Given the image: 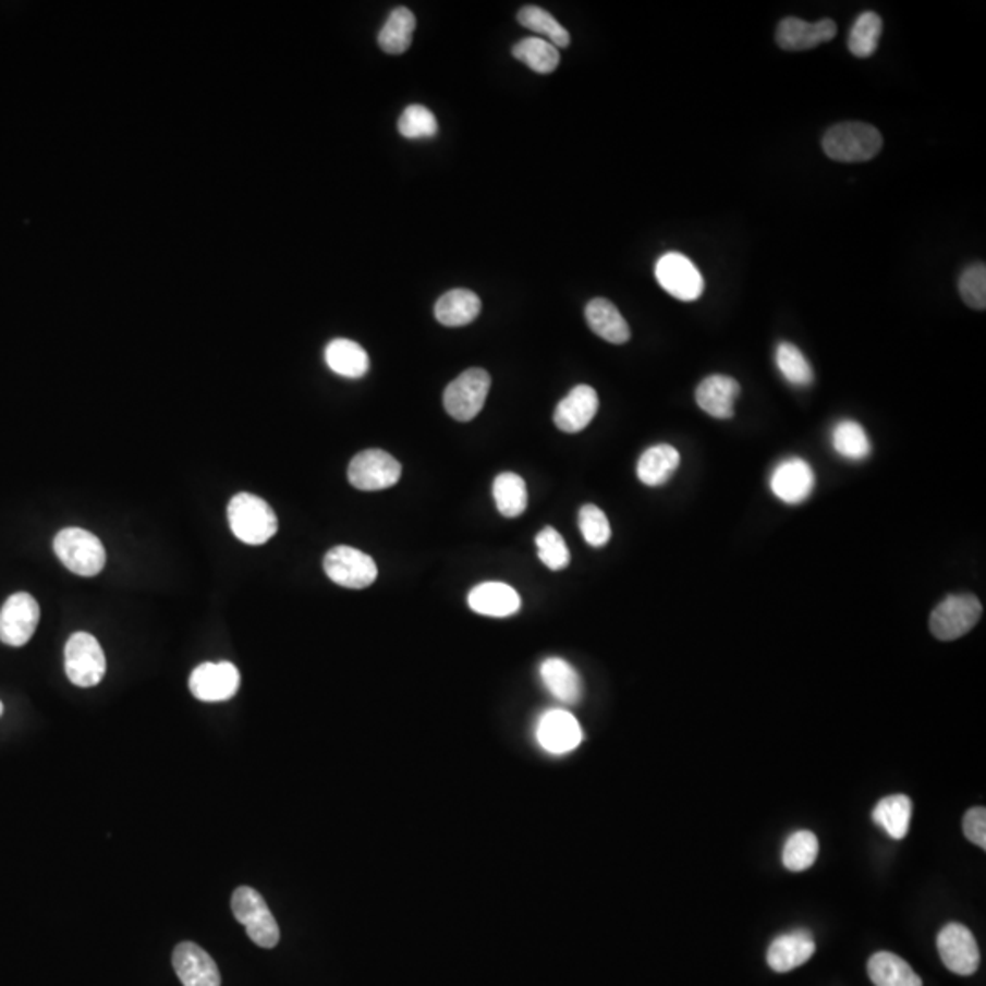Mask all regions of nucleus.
I'll return each instance as SVG.
<instances>
[{
  "instance_id": "obj_1",
  "label": "nucleus",
  "mask_w": 986,
  "mask_h": 986,
  "mask_svg": "<svg viewBox=\"0 0 986 986\" xmlns=\"http://www.w3.org/2000/svg\"><path fill=\"white\" fill-rule=\"evenodd\" d=\"M823 148L826 156L842 163H861L874 159L882 148L879 130L868 123L833 124L824 134Z\"/></svg>"
},
{
  "instance_id": "obj_2",
  "label": "nucleus",
  "mask_w": 986,
  "mask_h": 986,
  "mask_svg": "<svg viewBox=\"0 0 986 986\" xmlns=\"http://www.w3.org/2000/svg\"><path fill=\"white\" fill-rule=\"evenodd\" d=\"M231 531L245 545H264L278 532L277 513L269 502L253 494H238L229 502Z\"/></svg>"
},
{
  "instance_id": "obj_3",
  "label": "nucleus",
  "mask_w": 986,
  "mask_h": 986,
  "mask_svg": "<svg viewBox=\"0 0 986 986\" xmlns=\"http://www.w3.org/2000/svg\"><path fill=\"white\" fill-rule=\"evenodd\" d=\"M53 550L61 563L81 577H94L107 563V552L101 539L83 528H64L59 532L53 539Z\"/></svg>"
},
{
  "instance_id": "obj_4",
  "label": "nucleus",
  "mask_w": 986,
  "mask_h": 986,
  "mask_svg": "<svg viewBox=\"0 0 986 986\" xmlns=\"http://www.w3.org/2000/svg\"><path fill=\"white\" fill-rule=\"evenodd\" d=\"M232 913L240 925L245 926L251 941L261 948H275L280 941V926L266 899L258 891L240 886L231 899Z\"/></svg>"
},
{
  "instance_id": "obj_5",
  "label": "nucleus",
  "mask_w": 986,
  "mask_h": 986,
  "mask_svg": "<svg viewBox=\"0 0 986 986\" xmlns=\"http://www.w3.org/2000/svg\"><path fill=\"white\" fill-rule=\"evenodd\" d=\"M64 669L70 682L77 687H94L107 672V658L96 637L88 632H75L64 647Z\"/></svg>"
},
{
  "instance_id": "obj_6",
  "label": "nucleus",
  "mask_w": 986,
  "mask_h": 986,
  "mask_svg": "<svg viewBox=\"0 0 986 986\" xmlns=\"http://www.w3.org/2000/svg\"><path fill=\"white\" fill-rule=\"evenodd\" d=\"M490 386L491 378L485 369L472 367L468 372L461 373L446 388V412L450 413V417L455 418L459 423H470L485 407Z\"/></svg>"
},
{
  "instance_id": "obj_7",
  "label": "nucleus",
  "mask_w": 986,
  "mask_h": 986,
  "mask_svg": "<svg viewBox=\"0 0 986 986\" xmlns=\"http://www.w3.org/2000/svg\"><path fill=\"white\" fill-rule=\"evenodd\" d=\"M983 614L979 599L972 594L948 596L930 616V631L941 642H953L969 634Z\"/></svg>"
},
{
  "instance_id": "obj_8",
  "label": "nucleus",
  "mask_w": 986,
  "mask_h": 986,
  "mask_svg": "<svg viewBox=\"0 0 986 986\" xmlns=\"http://www.w3.org/2000/svg\"><path fill=\"white\" fill-rule=\"evenodd\" d=\"M654 275L661 289L680 302H694L704 294V277L698 271V267L694 266L685 254H664L656 261Z\"/></svg>"
},
{
  "instance_id": "obj_9",
  "label": "nucleus",
  "mask_w": 986,
  "mask_h": 986,
  "mask_svg": "<svg viewBox=\"0 0 986 986\" xmlns=\"http://www.w3.org/2000/svg\"><path fill=\"white\" fill-rule=\"evenodd\" d=\"M402 466L393 455L384 450L361 451L351 461L348 477L356 490L380 491L397 485L401 479Z\"/></svg>"
},
{
  "instance_id": "obj_10",
  "label": "nucleus",
  "mask_w": 986,
  "mask_h": 986,
  "mask_svg": "<svg viewBox=\"0 0 986 986\" xmlns=\"http://www.w3.org/2000/svg\"><path fill=\"white\" fill-rule=\"evenodd\" d=\"M327 577L345 588H367L377 580V563L372 556L351 547H334L324 558Z\"/></svg>"
},
{
  "instance_id": "obj_11",
  "label": "nucleus",
  "mask_w": 986,
  "mask_h": 986,
  "mask_svg": "<svg viewBox=\"0 0 986 986\" xmlns=\"http://www.w3.org/2000/svg\"><path fill=\"white\" fill-rule=\"evenodd\" d=\"M40 609L28 592H17L0 609V642L23 647L39 625Z\"/></svg>"
},
{
  "instance_id": "obj_12",
  "label": "nucleus",
  "mask_w": 986,
  "mask_h": 986,
  "mask_svg": "<svg viewBox=\"0 0 986 986\" xmlns=\"http://www.w3.org/2000/svg\"><path fill=\"white\" fill-rule=\"evenodd\" d=\"M937 950L953 974L972 975L979 969L981 953L974 934L966 926L950 923L939 932Z\"/></svg>"
},
{
  "instance_id": "obj_13",
  "label": "nucleus",
  "mask_w": 986,
  "mask_h": 986,
  "mask_svg": "<svg viewBox=\"0 0 986 986\" xmlns=\"http://www.w3.org/2000/svg\"><path fill=\"white\" fill-rule=\"evenodd\" d=\"M240 671L231 661L202 664L192 671L188 687L202 702H226L240 689Z\"/></svg>"
},
{
  "instance_id": "obj_14",
  "label": "nucleus",
  "mask_w": 986,
  "mask_h": 986,
  "mask_svg": "<svg viewBox=\"0 0 986 986\" xmlns=\"http://www.w3.org/2000/svg\"><path fill=\"white\" fill-rule=\"evenodd\" d=\"M536 737L543 750L552 755H564L583 742V729L569 710L552 709L539 718Z\"/></svg>"
},
{
  "instance_id": "obj_15",
  "label": "nucleus",
  "mask_w": 986,
  "mask_h": 986,
  "mask_svg": "<svg viewBox=\"0 0 986 986\" xmlns=\"http://www.w3.org/2000/svg\"><path fill=\"white\" fill-rule=\"evenodd\" d=\"M175 974L183 986H220L221 975L215 959L196 942H181L172 953Z\"/></svg>"
},
{
  "instance_id": "obj_16",
  "label": "nucleus",
  "mask_w": 986,
  "mask_h": 986,
  "mask_svg": "<svg viewBox=\"0 0 986 986\" xmlns=\"http://www.w3.org/2000/svg\"><path fill=\"white\" fill-rule=\"evenodd\" d=\"M598 410L599 399L596 389L581 384L559 402L553 412V423L564 434H580L592 423V418L596 417Z\"/></svg>"
},
{
  "instance_id": "obj_17",
  "label": "nucleus",
  "mask_w": 986,
  "mask_h": 986,
  "mask_svg": "<svg viewBox=\"0 0 986 986\" xmlns=\"http://www.w3.org/2000/svg\"><path fill=\"white\" fill-rule=\"evenodd\" d=\"M815 474L806 461L788 459L778 464L771 475V490L786 504H801L812 496Z\"/></svg>"
},
{
  "instance_id": "obj_18",
  "label": "nucleus",
  "mask_w": 986,
  "mask_h": 986,
  "mask_svg": "<svg viewBox=\"0 0 986 986\" xmlns=\"http://www.w3.org/2000/svg\"><path fill=\"white\" fill-rule=\"evenodd\" d=\"M837 35V24L831 19L806 23L802 19L786 17L777 28V42L782 50L804 51L829 42Z\"/></svg>"
},
{
  "instance_id": "obj_19",
  "label": "nucleus",
  "mask_w": 986,
  "mask_h": 986,
  "mask_svg": "<svg viewBox=\"0 0 986 986\" xmlns=\"http://www.w3.org/2000/svg\"><path fill=\"white\" fill-rule=\"evenodd\" d=\"M815 939L806 930L791 932L777 937L767 950V964L775 972H791L807 963L815 953Z\"/></svg>"
},
{
  "instance_id": "obj_20",
  "label": "nucleus",
  "mask_w": 986,
  "mask_h": 986,
  "mask_svg": "<svg viewBox=\"0 0 986 986\" xmlns=\"http://www.w3.org/2000/svg\"><path fill=\"white\" fill-rule=\"evenodd\" d=\"M740 384L726 375H710L696 389V404L707 415L715 418H731L734 415V401L739 399Z\"/></svg>"
},
{
  "instance_id": "obj_21",
  "label": "nucleus",
  "mask_w": 986,
  "mask_h": 986,
  "mask_svg": "<svg viewBox=\"0 0 986 986\" xmlns=\"http://www.w3.org/2000/svg\"><path fill=\"white\" fill-rule=\"evenodd\" d=\"M470 609L477 614L490 616V618H508L521 609V598L518 591L507 583H480L470 592Z\"/></svg>"
},
{
  "instance_id": "obj_22",
  "label": "nucleus",
  "mask_w": 986,
  "mask_h": 986,
  "mask_svg": "<svg viewBox=\"0 0 986 986\" xmlns=\"http://www.w3.org/2000/svg\"><path fill=\"white\" fill-rule=\"evenodd\" d=\"M585 316L592 333L598 334L599 339L616 345L625 344L631 340V327L610 300H591L586 305Z\"/></svg>"
},
{
  "instance_id": "obj_23",
  "label": "nucleus",
  "mask_w": 986,
  "mask_h": 986,
  "mask_svg": "<svg viewBox=\"0 0 986 986\" xmlns=\"http://www.w3.org/2000/svg\"><path fill=\"white\" fill-rule=\"evenodd\" d=\"M539 672H541L543 683L559 702L570 705L580 702L583 696V682L569 661L561 660V658H548L543 661Z\"/></svg>"
},
{
  "instance_id": "obj_24",
  "label": "nucleus",
  "mask_w": 986,
  "mask_h": 986,
  "mask_svg": "<svg viewBox=\"0 0 986 986\" xmlns=\"http://www.w3.org/2000/svg\"><path fill=\"white\" fill-rule=\"evenodd\" d=\"M480 300L468 289H453L435 304V318L446 327L468 326L479 316Z\"/></svg>"
},
{
  "instance_id": "obj_25",
  "label": "nucleus",
  "mask_w": 986,
  "mask_h": 986,
  "mask_svg": "<svg viewBox=\"0 0 986 986\" xmlns=\"http://www.w3.org/2000/svg\"><path fill=\"white\" fill-rule=\"evenodd\" d=\"M680 466V453L669 445H658L643 451L637 461V479L643 485L661 486L671 479Z\"/></svg>"
},
{
  "instance_id": "obj_26",
  "label": "nucleus",
  "mask_w": 986,
  "mask_h": 986,
  "mask_svg": "<svg viewBox=\"0 0 986 986\" xmlns=\"http://www.w3.org/2000/svg\"><path fill=\"white\" fill-rule=\"evenodd\" d=\"M326 362L340 377L361 378L369 372V355L353 340L337 339L326 348Z\"/></svg>"
},
{
  "instance_id": "obj_27",
  "label": "nucleus",
  "mask_w": 986,
  "mask_h": 986,
  "mask_svg": "<svg viewBox=\"0 0 986 986\" xmlns=\"http://www.w3.org/2000/svg\"><path fill=\"white\" fill-rule=\"evenodd\" d=\"M869 979L875 986H923L912 966L891 952H877L868 961Z\"/></svg>"
},
{
  "instance_id": "obj_28",
  "label": "nucleus",
  "mask_w": 986,
  "mask_h": 986,
  "mask_svg": "<svg viewBox=\"0 0 986 986\" xmlns=\"http://www.w3.org/2000/svg\"><path fill=\"white\" fill-rule=\"evenodd\" d=\"M417 28V19L407 8H397L389 13L388 21L378 34V45L389 56H401L410 50L413 34Z\"/></svg>"
},
{
  "instance_id": "obj_29",
  "label": "nucleus",
  "mask_w": 986,
  "mask_h": 986,
  "mask_svg": "<svg viewBox=\"0 0 986 986\" xmlns=\"http://www.w3.org/2000/svg\"><path fill=\"white\" fill-rule=\"evenodd\" d=\"M491 491H494L497 510L501 512V515L508 519L523 515L526 504H528V491H526V483L521 475L512 474V472L497 475Z\"/></svg>"
},
{
  "instance_id": "obj_30",
  "label": "nucleus",
  "mask_w": 986,
  "mask_h": 986,
  "mask_svg": "<svg viewBox=\"0 0 986 986\" xmlns=\"http://www.w3.org/2000/svg\"><path fill=\"white\" fill-rule=\"evenodd\" d=\"M912 818V801L904 795L886 796L875 806L874 820L891 839L901 840L908 835Z\"/></svg>"
},
{
  "instance_id": "obj_31",
  "label": "nucleus",
  "mask_w": 986,
  "mask_h": 986,
  "mask_svg": "<svg viewBox=\"0 0 986 986\" xmlns=\"http://www.w3.org/2000/svg\"><path fill=\"white\" fill-rule=\"evenodd\" d=\"M513 57L537 74H552L559 66V50L541 37H526L513 46Z\"/></svg>"
},
{
  "instance_id": "obj_32",
  "label": "nucleus",
  "mask_w": 986,
  "mask_h": 986,
  "mask_svg": "<svg viewBox=\"0 0 986 986\" xmlns=\"http://www.w3.org/2000/svg\"><path fill=\"white\" fill-rule=\"evenodd\" d=\"M831 442L835 451L850 461H864L872 451L868 435L855 421H840L833 428Z\"/></svg>"
},
{
  "instance_id": "obj_33",
  "label": "nucleus",
  "mask_w": 986,
  "mask_h": 986,
  "mask_svg": "<svg viewBox=\"0 0 986 986\" xmlns=\"http://www.w3.org/2000/svg\"><path fill=\"white\" fill-rule=\"evenodd\" d=\"M882 34V19L875 12H864L851 28L848 48L859 59L874 56Z\"/></svg>"
},
{
  "instance_id": "obj_34",
  "label": "nucleus",
  "mask_w": 986,
  "mask_h": 986,
  "mask_svg": "<svg viewBox=\"0 0 986 986\" xmlns=\"http://www.w3.org/2000/svg\"><path fill=\"white\" fill-rule=\"evenodd\" d=\"M817 857L818 839L813 831H807V829L791 835L783 845V866L789 872H795V874L806 872L807 868H812Z\"/></svg>"
},
{
  "instance_id": "obj_35",
  "label": "nucleus",
  "mask_w": 986,
  "mask_h": 986,
  "mask_svg": "<svg viewBox=\"0 0 986 986\" xmlns=\"http://www.w3.org/2000/svg\"><path fill=\"white\" fill-rule=\"evenodd\" d=\"M518 21L524 28L532 29V32H536V34L543 35V37H547L545 40H548L550 45L556 46L558 50L559 48H567V46L570 45L569 32H567V29H564L563 26L547 12V10H543V8H523V10L518 13Z\"/></svg>"
},
{
  "instance_id": "obj_36",
  "label": "nucleus",
  "mask_w": 986,
  "mask_h": 986,
  "mask_svg": "<svg viewBox=\"0 0 986 986\" xmlns=\"http://www.w3.org/2000/svg\"><path fill=\"white\" fill-rule=\"evenodd\" d=\"M777 366L782 373V377L793 386L806 388L813 382L815 373L806 356L796 345L782 342L777 350Z\"/></svg>"
},
{
  "instance_id": "obj_37",
  "label": "nucleus",
  "mask_w": 986,
  "mask_h": 986,
  "mask_svg": "<svg viewBox=\"0 0 986 986\" xmlns=\"http://www.w3.org/2000/svg\"><path fill=\"white\" fill-rule=\"evenodd\" d=\"M399 132L406 139H429L437 136L439 124L431 110L423 105H412L399 119Z\"/></svg>"
},
{
  "instance_id": "obj_38",
  "label": "nucleus",
  "mask_w": 986,
  "mask_h": 986,
  "mask_svg": "<svg viewBox=\"0 0 986 986\" xmlns=\"http://www.w3.org/2000/svg\"><path fill=\"white\" fill-rule=\"evenodd\" d=\"M537 556L550 570H563L570 563V550L563 537L552 526H545L536 536Z\"/></svg>"
},
{
  "instance_id": "obj_39",
  "label": "nucleus",
  "mask_w": 986,
  "mask_h": 986,
  "mask_svg": "<svg viewBox=\"0 0 986 986\" xmlns=\"http://www.w3.org/2000/svg\"><path fill=\"white\" fill-rule=\"evenodd\" d=\"M580 531L585 541L594 548H601L610 541L612 531L604 510L594 504H585L580 510Z\"/></svg>"
},
{
  "instance_id": "obj_40",
  "label": "nucleus",
  "mask_w": 986,
  "mask_h": 986,
  "mask_svg": "<svg viewBox=\"0 0 986 986\" xmlns=\"http://www.w3.org/2000/svg\"><path fill=\"white\" fill-rule=\"evenodd\" d=\"M959 293L972 309H986V266L983 261L964 269L959 278Z\"/></svg>"
},
{
  "instance_id": "obj_41",
  "label": "nucleus",
  "mask_w": 986,
  "mask_h": 986,
  "mask_svg": "<svg viewBox=\"0 0 986 986\" xmlns=\"http://www.w3.org/2000/svg\"><path fill=\"white\" fill-rule=\"evenodd\" d=\"M963 831L969 840L981 850L986 848V810L985 807H972L963 818Z\"/></svg>"
},
{
  "instance_id": "obj_42",
  "label": "nucleus",
  "mask_w": 986,
  "mask_h": 986,
  "mask_svg": "<svg viewBox=\"0 0 986 986\" xmlns=\"http://www.w3.org/2000/svg\"><path fill=\"white\" fill-rule=\"evenodd\" d=\"M2 710H4V705H2V702H0V716H2Z\"/></svg>"
}]
</instances>
